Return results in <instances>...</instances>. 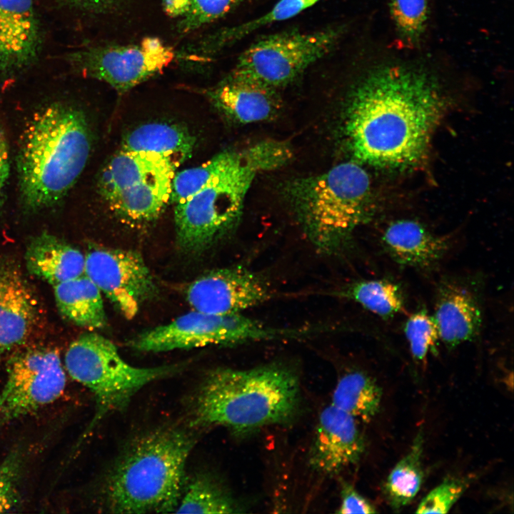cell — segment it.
I'll list each match as a JSON object with an SVG mask.
<instances>
[{"label": "cell", "mask_w": 514, "mask_h": 514, "mask_svg": "<svg viewBox=\"0 0 514 514\" xmlns=\"http://www.w3.org/2000/svg\"><path fill=\"white\" fill-rule=\"evenodd\" d=\"M444 106L440 84L423 66L387 61L371 67L351 91L344 131L359 160L405 166L424 153Z\"/></svg>", "instance_id": "cell-1"}, {"label": "cell", "mask_w": 514, "mask_h": 514, "mask_svg": "<svg viewBox=\"0 0 514 514\" xmlns=\"http://www.w3.org/2000/svg\"><path fill=\"white\" fill-rule=\"evenodd\" d=\"M300 403L298 378L286 366L218 368L206 374L194 395L191 424L243 433L290 422Z\"/></svg>", "instance_id": "cell-2"}, {"label": "cell", "mask_w": 514, "mask_h": 514, "mask_svg": "<svg viewBox=\"0 0 514 514\" xmlns=\"http://www.w3.org/2000/svg\"><path fill=\"white\" fill-rule=\"evenodd\" d=\"M84 114L53 103L36 111L21 138L16 158L19 196L36 212L61 201L82 173L91 151Z\"/></svg>", "instance_id": "cell-3"}, {"label": "cell", "mask_w": 514, "mask_h": 514, "mask_svg": "<svg viewBox=\"0 0 514 514\" xmlns=\"http://www.w3.org/2000/svg\"><path fill=\"white\" fill-rule=\"evenodd\" d=\"M194 436L181 428H160L138 437L109 470L102 489L111 513L175 512Z\"/></svg>", "instance_id": "cell-4"}, {"label": "cell", "mask_w": 514, "mask_h": 514, "mask_svg": "<svg viewBox=\"0 0 514 514\" xmlns=\"http://www.w3.org/2000/svg\"><path fill=\"white\" fill-rule=\"evenodd\" d=\"M293 156L284 141L266 139L241 149L235 161L184 201L174 204L178 248L198 255L226 237L239 222L258 174L279 168Z\"/></svg>", "instance_id": "cell-5"}, {"label": "cell", "mask_w": 514, "mask_h": 514, "mask_svg": "<svg viewBox=\"0 0 514 514\" xmlns=\"http://www.w3.org/2000/svg\"><path fill=\"white\" fill-rule=\"evenodd\" d=\"M367 172L356 162L293 181L286 194L308 239L320 252L343 249L366 217L370 194Z\"/></svg>", "instance_id": "cell-6"}, {"label": "cell", "mask_w": 514, "mask_h": 514, "mask_svg": "<svg viewBox=\"0 0 514 514\" xmlns=\"http://www.w3.org/2000/svg\"><path fill=\"white\" fill-rule=\"evenodd\" d=\"M64 368L95 398V414L83 435L86 438L105 416L124 410L140 389L176 373L182 365L133 366L121 358L110 340L91 332L81 335L69 345L64 356Z\"/></svg>", "instance_id": "cell-7"}, {"label": "cell", "mask_w": 514, "mask_h": 514, "mask_svg": "<svg viewBox=\"0 0 514 514\" xmlns=\"http://www.w3.org/2000/svg\"><path fill=\"white\" fill-rule=\"evenodd\" d=\"M178 166L160 154L121 149L104 168L99 190L120 217L133 223L149 222L171 200Z\"/></svg>", "instance_id": "cell-8"}, {"label": "cell", "mask_w": 514, "mask_h": 514, "mask_svg": "<svg viewBox=\"0 0 514 514\" xmlns=\"http://www.w3.org/2000/svg\"><path fill=\"white\" fill-rule=\"evenodd\" d=\"M309 333V330L268 326L241 313L219 315L193 309L140 333L131 346L137 351L158 353L299 337Z\"/></svg>", "instance_id": "cell-9"}, {"label": "cell", "mask_w": 514, "mask_h": 514, "mask_svg": "<svg viewBox=\"0 0 514 514\" xmlns=\"http://www.w3.org/2000/svg\"><path fill=\"white\" fill-rule=\"evenodd\" d=\"M338 29L312 33L286 31L268 36L239 56L230 76L276 90L293 81L334 46Z\"/></svg>", "instance_id": "cell-10"}, {"label": "cell", "mask_w": 514, "mask_h": 514, "mask_svg": "<svg viewBox=\"0 0 514 514\" xmlns=\"http://www.w3.org/2000/svg\"><path fill=\"white\" fill-rule=\"evenodd\" d=\"M56 350L32 348L14 357L0 391V425L29 415L56 400L66 383Z\"/></svg>", "instance_id": "cell-11"}, {"label": "cell", "mask_w": 514, "mask_h": 514, "mask_svg": "<svg viewBox=\"0 0 514 514\" xmlns=\"http://www.w3.org/2000/svg\"><path fill=\"white\" fill-rule=\"evenodd\" d=\"M174 51L160 39L146 37L138 45L93 47L69 55L70 63L85 76L126 91L161 72Z\"/></svg>", "instance_id": "cell-12"}, {"label": "cell", "mask_w": 514, "mask_h": 514, "mask_svg": "<svg viewBox=\"0 0 514 514\" xmlns=\"http://www.w3.org/2000/svg\"><path fill=\"white\" fill-rule=\"evenodd\" d=\"M86 275L127 319L158 293L141 255L131 250L97 248L85 256Z\"/></svg>", "instance_id": "cell-13"}, {"label": "cell", "mask_w": 514, "mask_h": 514, "mask_svg": "<svg viewBox=\"0 0 514 514\" xmlns=\"http://www.w3.org/2000/svg\"><path fill=\"white\" fill-rule=\"evenodd\" d=\"M271 296L268 283L241 266L207 272L186 291V300L194 310L219 315L241 313Z\"/></svg>", "instance_id": "cell-14"}, {"label": "cell", "mask_w": 514, "mask_h": 514, "mask_svg": "<svg viewBox=\"0 0 514 514\" xmlns=\"http://www.w3.org/2000/svg\"><path fill=\"white\" fill-rule=\"evenodd\" d=\"M364 450L357 419L331 404L318 418L309 453L311 468L324 475H334L356 464Z\"/></svg>", "instance_id": "cell-15"}, {"label": "cell", "mask_w": 514, "mask_h": 514, "mask_svg": "<svg viewBox=\"0 0 514 514\" xmlns=\"http://www.w3.org/2000/svg\"><path fill=\"white\" fill-rule=\"evenodd\" d=\"M39 23L32 0H0V71L11 76L36 57Z\"/></svg>", "instance_id": "cell-16"}, {"label": "cell", "mask_w": 514, "mask_h": 514, "mask_svg": "<svg viewBox=\"0 0 514 514\" xmlns=\"http://www.w3.org/2000/svg\"><path fill=\"white\" fill-rule=\"evenodd\" d=\"M37 302L21 273L0 266V355L21 346L34 328Z\"/></svg>", "instance_id": "cell-17"}, {"label": "cell", "mask_w": 514, "mask_h": 514, "mask_svg": "<svg viewBox=\"0 0 514 514\" xmlns=\"http://www.w3.org/2000/svg\"><path fill=\"white\" fill-rule=\"evenodd\" d=\"M432 316L440 341L450 348L473 339L482 321L479 305L473 293L453 283L440 288Z\"/></svg>", "instance_id": "cell-18"}, {"label": "cell", "mask_w": 514, "mask_h": 514, "mask_svg": "<svg viewBox=\"0 0 514 514\" xmlns=\"http://www.w3.org/2000/svg\"><path fill=\"white\" fill-rule=\"evenodd\" d=\"M208 97L221 113L239 124L268 120L280 109L276 90L230 76L210 91Z\"/></svg>", "instance_id": "cell-19"}, {"label": "cell", "mask_w": 514, "mask_h": 514, "mask_svg": "<svg viewBox=\"0 0 514 514\" xmlns=\"http://www.w3.org/2000/svg\"><path fill=\"white\" fill-rule=\"evenodd\" d=\"M383 246L398 263L426 268L438 262L445 253L449 242L445 236L431 233L413 220H398L388 225L382 237Z\"/></svg>", "instance_id": "cell-20"}, {"label": "cell", "mask_w": 514, "mask_h": 514, "mask_svg": "<svg viewBox=\"0 0 514 514\" xmlns=\"http://www.w3.org/2000/svg\"><path fill=\"white\" fill-rule=\"evenodd\" d=\"M28 271L52 286L84 274L85 256L63 239L42 233L30 241L25 253Z\"/></svg>", "instance_id": "cell-21"}, {"label": "cell", "mask_w": 514, "mask_h": 514, "mask_svg": "<svg viewBox=\"0 0 514 514\" xmlns=\"http://www.w3.org/2000/svg\"><path fill=\"white\" fill-rule=\"evenodd\" d=\"M53 287L57 308L66 319L91 331L106 326L101 293L86 275L83 274Z\"/></svg>", "instance_id": "cell-22"}, {"label": "cell", "mask_w": 514, "mask_h": 514, "mask_svg": "<svg viewBox=\"0 0 514 514\" xmlns=\"http://www.w3.org/2000/svg\"><path fill=\"white\" fill-rule=\"evenodd\" d=\"M195 138L183 128L163 123L141 125L124 138L121 149L160 154L181 164L191 154Z\"/></svg>", "instance_id": "cell-23"}, {"label": "cell", "mask_w": 514, "mask_h": 514, "mask_svg": "<svg viewBox=\"0 0 514 514\" xmlns=\"http://www.w3.org/2000/svg\"><path fill=\"white\" fill-rule=\"evenodd\" d=\"M381 398L378 385L365 373L353 371L338 379L331 404L356 419L367 421L378 412Z\"/></svg>", "instance_id": "cell-24"}, {"label": "cell", "mask_w": 514, "mask_h": 514, "mask_svg": "<svg viewBox=\"0 0 514 514\" xmlns=\"http://www.w3.org/2000/svg\"><path fill=\"white\" fill-rule=\"evenodd\" d=\"M423 436L418 433L408 452L390 472L383 487L388 504L395 510L409 504L419 492L423 480Z\"/></svg>", "instance_id": "cell-25"}, {"label": "cell", "mask_w": 514, "mask_h": 514, "mask_svg": "<svg viewBox=\"0 0 514 514\" xmlns=\"http://www.w3.org/2000/svg\"><path fill=\"white\" fill-rule=\"evenodd\" d=\"M239 506L226 488L213 476L201 473L183 488L176 510L178 513H234Z\"/></svg>", "instance_id": "cell-26"}, {"label": "cell", "mask_w": 514, "mask_h": 514, "mask_svg": "<svg viewBox=\"0 0 514 514\" xmlns=\"http://www.w3.org/2000/svg\"><path fill=\"white\" fill-rule=\"evenodd\" d=\"M340 296L385 319L404 309V298L399 286L387 280L356 281L343 288Z\"/></svg>", "instance_id": "cell-27"}, {"label": "cell", "mask_w": 514, "mask_h": 514, "mask_svg": "<svg viewBox=\"0 0 514 514\" xmlns=\"http://www.w3.org/2000/svg\"><path fill=\"white\" fill-rule=\"evenodd\" d=\"M395 31L405 46L416 47L425 35L430 14V0H390Z\"/></svg>", "instance_id": "cell-28"}, {"label": "cell", "mask_w": 514, "mask_h": 514, "mask_svg": "<svg viewBox=\"0 0 514 514\" xmlns=\"http://www.w3.org/2000/svg\"><path fill=\"white\" fill-rule=\"evenodd\" d=\"M238 151H222L198 166L176 173L172 181L171 201L174 204L181 202L201 189L235 161Z\"/></svg>", "instance_id": "cell-29"}, {"label": "cell", "mask_w": 514, "mask_h": 514, "mask_svg": "<svg viewBox=\"0 0 514 514\" xmlns=\"http://www.w3.org/2000/svg\"><path fill=\"white\" fill-rule=\"evenodd\" d=\"M319 0H279L263 16L236 26L220 33L215 39L216 45L233 43L267 25L291 19L312 6Z\"/></svg>", "instance_id": "cell-30"}, {"label": "cell", "mask_w": 514, "mask_h": 514, "mask_svg": "<svg viewBox=\"0 0 514 514\" xmlns=\"http://www.w3.org/2000/svg\"><path fill=\"white\" fill-rule=\"evenodd\" d=\"M404 333L412 356L419 362L425 361L440 341L433 316L424 310L408 316L404 325Z\"/></svg>", "instance_id": "cell-31"}, {"label": "cell", "mask_w": 514, "mask_h": 514, "mask_svg": "<svg viewBox=\"0 0 514 514\" xmlns=\"http://www.w3.org/2000/svg\"><path fill=\"white\" fill-rule=\"evenodd\" d=\"M470 485L467 478H449L431 490L420 502L416 513H446Z\"/></svg>", "instance_id": "cell-32"}, {"label": "cell", "mask_w": 514, "mask_h": 514, "mask_svg": "<svg viewBox=\"0 0 514 514\" xmlns=\"http://www.w3.org/2000/svg\"><path fill=\"white\" fill-rule=\"evenodd\" d=\"M242 0H190L188 13L181 21L183 32L196 29L212 22L231 11Z\"/></svg>", "instance_id": "cell-33"}, {"label": "cell", "mask_w": 514, "mask_h": 514, "mask_svg": "<svg viewBox=\"0 0 514 514\" xmlns=\"http://www.w3.org/2000/svg\"><path fill=\"white\" fill-rule=\"evenodd\" d=\"M375 507L351 485L343 484L341 490V503L337 513H376Z\"/></svg>", "instance_id": "cell-34"}, {"label": "cell", "mask_w": 514, "mask_h": 514, "mask_svg": "<svg viewBox=\"0 0 514 514\" xmlns=\"http://www.w3.org/2000/svg\"><path fill=\"white\" fill-rule=\"evenodd\" d=\"M13 468L11 460L0 467V513L7 511L15 503Z\"/></svg>", "instance_id": "cell-35"}, {"label": "cell", "mask_w": 514, "mask_h": 514, "mask_svg": "<svg viewBox=\"0 0 514 514\" xmlns=\"http://www.w3.org/2000/svg\"><path fill=\"white\" fill-rule=\"evenodd\" d=\"M10 171L8 143L4 131L0 126V206Z\"/></svg>", "instance_id": "cell-36"}, {"label": "cell", "mask_w": 514, "mask_h": 514, "mask_svg": "<svg viewBox=\"0 0 514 514\" xmlns=\"http://www.w3.org/2000/svg\"><path fill=\"white\" fill-rule=\"evenodd\" d=\"M190 0H163L165 12L171 17L185 16L189 11Z\"/></svg>", "instance_id": "cell-37"}, {"label": "cell", "mask_w": 514, "mask_h": 514, "mask_svg": "<svg viewBox=\"0 0 514 514\" xmlns=\"http://www.w3.org/2000/svg\"><path fill=\"white\" fill-rule=\"evenodd\" d=\"M69 2L89 9H103L113 6L121 0H68Z\"/></svg>", "instance_id": "cell-38"}]
</instances>
